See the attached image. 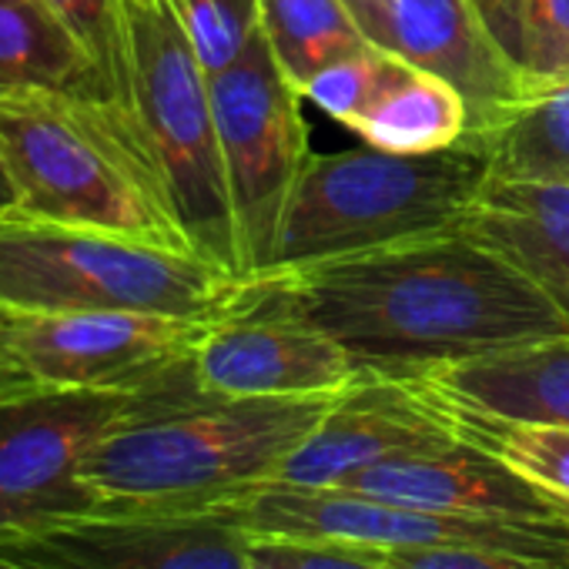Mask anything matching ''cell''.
Wrapping results in <instances>:
<instances>
[{
  "label": "cell",
  "instance_id": "obj_1",
  "mask_svg": "<svg viewBox=\"0 0 569 569\" xmlns=\"http://www.w3.org/2000/svg\"><path fill=\"white\" fill-rule=\"evenodd\" d=\"M224 316L306 322L382 376L569 336V316L466 228L244 274Z\"/></svg>",
  "mask_w": 569,
  "mask_h": 569
},
{
  "label": "cell",
  "instance_id": "obj_2",
  "mask_svg": "<svg viewBox=\"0 0 569 569\" xmlns=\"http://www.w3.org/2000/svg\"><path fill=\"white\" fill-rule=\"evenodd\" d=\"M339 396L218 399L198 389L188 362L91 449L81 476L94 512L228 506L268 482Z\"/></svg>",
  "mask_w": 569,
  "mask_h": 569
},
{
  "label": "cell",
  "instance_id": "obj_3",
  "mask_svg": "<svg viewBox=\"0 0 569 569\" xmlns=\"http://www.w3.org/2000/svg\"><path fill=\"white\" fill-rule=\"evenodd\" d=\"M0 164L18 214L194 251L134 108L114 98L0 94Z\"/></svg>",
  "mask_w": 569,
  "mask_h": 569
},
{
  "label": "cell",
  "instance_id": "obj_4",
  "mask_svg": "<svg viewBox=\"0 0 569 569\" xmlns=\"http://www.w3.org/2000/svg\"><path fill=\"white\" fill-rule=\"evenodd\" d=\"M489 178V151L476 134L429 154H389L369 144L329 158L312 154L284 204L264 268L459 228Z\"/></svg>",
  "mask_w": 569,
  "mask_h": 569
},
{
  "label": "cell",
  "instance_id": "obj_5",
  "mask_svg": "<svg viewBox=\"0 0 569 569\" xmlns=\"http://www.w3.org/2000/svg\"><path fill=\"white\" fill-rule=\"evenodd\" d=\"M238 278L144 238L0 214V306L31 312H158L221 319Z\"/></svg>",
  "mask_w": 569,
  "mask_h": 569
},
{
  "label": "cell",
  "instance_id": "obj_6",
  "mask_svg": "<svg viewBox=\"0 0 569 569\" xmlns=\"http://www.w3.org/2000/svg\"><path fill=\"white\" fill-rule=\"evenodd\" d=\"M128 24L131 104L158 154L181 228L201 258L241 278L208 74L164 0H128Z\"/></svg>",
  "mask_w": 569,
  "mask_h": 569
},
{
  "label": "cell",
  "instance_id": "obj_7",
  "mask_svg": "<svg viewBox=\"0 0 569 569\" xmlns=\"http://www.w3.org/2000/svg\"><path fill=\"white\" fill-rule=\"evenodd\" d=\"M208 84L241 268L244 274H254L264 268L284 204L312 161L309 128L299 111L302 94L278 71L261 31L248 41L238 61L211 74Z\"/></svg>",
  "mask_w": 569,
  "mask_h": 569
},
{
  "label": "cell",
  "instance_id": "obj_8",
  "mask_svg": "<svg viewBox=\"0 0 569 569\" xmlns=\"http://www.w3.org/2000/svg\"><path fill=\"white\" fill-rule=\"evenodd\" d=\"M161 382L148 389L21 386L0 392V529L94 512L81 476L91 449L148 406Z\"/></svg>",
  "mask_w": 569,
  "mask_h": 569
},
{
  "label": "cell",
  "instance_id": "obj_9",
  "mask_svg": "<svg viewBox=\"0 0 569 569\" xmlns=\"http://www.w3.org/2000/svg\"><path fill=\"white\" fill-rule=\"evenodd\" d=\"M248 536L339 539L356 546H476L546 556L569 566V522H509L372 499L342 486L261 482L228 502Z\"/></svg>",
  "mask_w": 569,
  "mask_h": 569
},
{
  "label": "cell",
  "instance_id": "obj_10",
  "mask_svg": "<svg viewBox=\"0 0 569 569\" xmlns=\"http://www.w3.org/2000/svg\"><path fill=\"white\" fill-rule=\"evenodd\" d=\"M211 322L158 312H14L4 346L28 386L148 389L191 362Z\"/></svg>",
  "mask_w": 569,
  "mask_h": 569
},
{
  "label": "cell",
  "instance_id": "obj_11",
  "mask_svg": "<svg viewBox=\"0 0 569 569\" xmlns=\"http://www.w3.org/2000/svg\"><path fill=\"white\" fill-rule=\"evenodd\" d=\"M251 536L228 506L194 512H78L0 529L21 569H254Z\"/></svg>",
  "mask_w": 569,
  "mask_h": 569
},
{
  "label": "cell",
  "instance_id": "obj_12",
  "mask_svg": "<svg viewBox=\"0 0 569 569\" xmlns=\"http://www.w3.org/2000/svg\"><path fill=\"white\" fill-rule=\"evenodd\" d=\"M349 11L369 44L466 98L469 134L492 128L529 84V71L506 54L472 0H356Z\"/></svg>",
  "mask_w": 569,
  "mask_h": 569
},
{
  "label": "cell",
  "instance_id": "obj_13",
  "mask_svg": "<svg viewBox=\"0 0 569 569\" xmlns=\"http://www.w3.org/2000/svg\"><path fill=\"white\" fill-rule=\"evenodd\" d=\"M302 98L389 154L442 151L469 131V104L449 81L376 44L322 71Z\"/></svg>",
  "mask_w": 569,
  "mask_h": 569
},
{
  "label": "cell",
  "instance_id": "obj_14",
  "mask_svg": "<svg viewBox=\"0 0 569 569\" xmlns=\"http://www.w3.org/2000/svg\"><path fill=\"white\" fill-rule=\"evenodd\" d=\"M194 382L218 399L336 396L366 376L332 336L274 316H221L191 359Z\"/></svg>",
  "mask_w": 569,
  "mask_h": 569
},
{
  "label": "cell",
  "instance_id": "obj_15",
  "mask_svg": "<svg viewBox=\"0 0 569 569\" xmlns=\"http://www.w3.org/2000/svg\"><path fill=\"white\" fill-rule=\"evenodd\" d=\"M446 442H456V432L422 392L406 379L366 369L268 482L342 486L372 462Z\"/></svg>",
  "mask_w": 569,
  "mask_h": 569
},
{
  "label": "cell",
  "instance_id": "obj_16",
  "mask_svg": "<svg viewBox=\"0 0 569 569\" xmlns=\"http://www.w3.org/2000/svg\"><path fill=\"white\" fill-rule=\"evenodd\" d=\"M342 489L456 516L509 522H566L556 509L552 492L516 472L499 456L462 439L372 462L352 479H346Z\"/></svg>",
  "mask_w": 569,
  "mask_h": 569
},
{
  "label": "cell",
  "instance_id": "obj_17",
  "mask_svg": "<svg viewBox=\"0 0 569 569\" xmlns=\"http://www.w3.org/2000/svg\"><path fill=\"white\" fill-rule=\"evenodd\" d=\"M396 379L466 412L569 429V336L532 339L476 359L426 366Z\"/></svg>",
  "mask_w": 569,
  "mask_h": 569
},
{
  "label": "cell",
  "instance_id": "obj_18",
  "mask_svg": "<svg viewBox=\"0 0 569 569\" xmlns=\"http://www.w3.org/2000/svg\"><path fill=\"white\" fill-rule=\"evenodd\" d=\"M459 228L509 254L569 316V184L489 178Z\"/></svg>",
  "mask_w": 569,
  "mask_h": 569
},
{
  "label": "cell",
  "instance_id": "obj_19",
  "mask_svg": "<svg viewBox=\"0 0 569 569\" xmlns=\"http://www.w3.org/2000/svg\"><path fill=\"white\" fill-rule=\"evenodd\" d=\"M476 138L489 151L492 178L569 184V68L529 74L519 101Z\"/></svg>",
  "mask_w": 569,
  "mask_h": 569
},
{
  "label": "cell",
  "instance_id": "obj_20",
  "mask_svg": "<svg viewBox=\"0 0 569 569\" xmlns=\"http://www.w3.org/2000/svg\"><path fill=\"white\" fill-rule=\"evenodd\" d=\"M8 91L104 94L94 64L44 0H0V94Z\"/></svg>",
  "mask_w": 569,
  "mask_h": 569
},
{
  "label": "cell",
  "instance_id": "obj_21",
  "mask_svg": "<svg viewBox=\"0 0 569 569\" xmlns=\"http://www.w3.org/2000/svg\"><path fill=\"white\" fill-rule=\"evenodd\" d=\"M258 31L299 94L332 64L369 48L342 0H258Z\"/></svg>",
  "mask_w": 569,
  "mask_h": 569
},
{
  "label": "cell",
  "instance_id": "obj_22",
  "mask_svg": "<svg viewBox=\"0 0 569 569\" xmlns=\"http://www.w3.org/2000/svg\"><path fill=\"white\" fill-rule=\"evenodd\" d=\"M429 402L446 416L456 439L472 442V446L499 456L502 462H509L516 472H522L526 479H532L546 492L569 499V429L506 422V419L466 412V409H456V406H446L436 399H429Z\"/></svg>",
  "mask_w": 569,
  "mask_h": 569
},
{
  "label": "cell",
  "instance_id": "obj_23",
  "mask_svg": "<svg viewBox=\"0 0 569 569\" xmlns=\"http://www.w3.org/2000/svg\"><path fill=\"white\" fill-rule=\"evenodd\" d=\"M81 44L108 98L131 104V24L128 0H44Z\"/></svg>",
  "mask_w": 569,
  "mask_h": 569
},
{
  "label": "cell",
  "instance_id": "obj_24",
  "mask_svg": "<svg viewBox=\"0 0 569 569\" xmlns=\"http://www.w3.org/2000/svg\"><path fill=\"white\" fill-rule=\"evenodd\" d=\"M204 74L224 71L258 34V0H164Z\"/></svg>",
  "mask_w": 569,
  "mask_h": 569
},
{
  "label": "cell",
  "instance_id": "obj_25",
  "mask_svg": "<svg viewBox=\"0 0 569 569\" xmlns=\"http://www.w3.org/2000/svg\"><path fill=\"white\" fill-rule=\"evenodd\" d=\"M248 559L254 569H389L372 546L339 539H271L251 536Z\"/></svg>",
  "mask_w": 569,
  "mask_h": 569
},
{
  "label": "cell",
  "instance_id": "obj_26",
  "mask_svg": "<svg viewBox=\"0 0 569 569\" xmlns=\"http://www.w3.org/2000/svg\"><path fill=\"white\" fill-rule=\"evenodd\" d=\"M372 552L389 569H569L566 562L506 552V549H476V546H392Z\"/></svg>",
  "mask_w": 569,
  "mask_h": 569
},
{
  "label": "cell",
  "instance_id": "obj_27",
  "mask_svg": "<svg viewBox=\"0 0 569 569\" xmlns=\"http://www.w3.org/2000/svg\"><path fill=\"white\" fill-rule=\"evenodd\" d=\"M522 68L559 74L569 68V0H522Z\"/></svg>",
  "mask_w": 569,
  "mask_h": 569
},
{
  "label": "cell",
  "instance_id": "obj_28",
  "mask_svg": "<svg viewBox=\"0 0 569 569\" xmlns=\"http://www.w3.org/2000/svg\"><path fill=\"white\" fill-rule=\"evenodd\" d=\"M472 4L479 8V14L486 18L489 31L506 48V54L522 64V31H519L522 0H472Z\"/></svg>",
  "mask_w": 569,
  "mask_h": 569
},
{
  "label": "cell",
  "instance_id": "obj_29",
  "mask_svg": "<svg viewBox=\"0 0 569 569\" xmlns=\"http://www.w3.org/2000/svg\"><path fill=\"white\" fill-rule=\"evenodd\" d=\"M11 319H14V312H11L8 306H0V392L28 386V382L18 376V369H14V362H11V356H8V346H4V336H8V329H11Z\"/></svg>",
  "mask_w": 569,
  "mask_h": 569
},
{
  "label": "cell",
  "instance_id": "obj_30",
  "mask_svg": "<svg viewBox=\"0 0 569 569\" xmlns=\"http://www.w3.org/2000/svg\"><path fill=\"white\" fill-rule=\"evenodd\" d=\"M18 208V194H14V184L4 171V164H0V214H11Z\"/></svg>",
  "mask_w": 569,
  "mask_h": 569
},
{
  "label": "cell",
  "instance_id": "obj_31",
  "mask_svg": "<svg viewBox=\"0 0 569 569\" xmlns=\"http://www.w3.org/2000/svg\"><path fill=\"white\" fill-rule=\"evenodd\" d=\"M556 509H559V516L569 522V499H559V496H556Z\"/></svg>",
  "mask_w": 569,
  "mask_h": 569
},
{
  "label": "cell",
  "instance_id": "obj_32",
  "mask_svg": "<svg viewBox=\"0 0 569 569\" xmlns=\"http://www.w3.org/2000/svg\"><path fill=\"white\" fill-rule=\"evenodd\" d=\"M0 569H21V566H11V562H4V559H0Z\"/></svg>",
  "mask_w": 569,
  "mask_h": 569
},
{
  "label": "cell",
  "instance_id": "obj_33",
  "mask_svg": "<svg viewBox=\"0 0 569 569\" xmlns=\"http://www.w3.org/2000/svg\"><path fill=\"white\" fill-rule=\"evenodd\" d=\"M342 4H346V8H352V4H356V0H342Z\"/></svg>",
  "mask_w": 569,
  "mask_h": 569
}]
</instances>
